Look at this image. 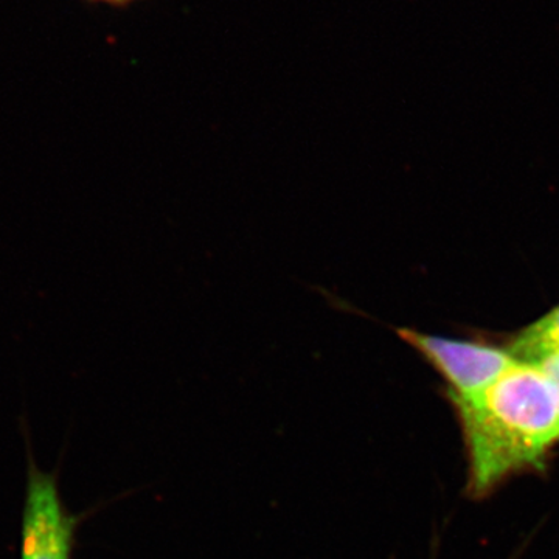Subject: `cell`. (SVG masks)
<instances>
[{
  "mask_svg": "<svg viewBox=\"0 0 559 559\" xmlns=\"http://www.w3.org/2000/svg\"><path fill=\"white\" fill-rule=\"evenodd\" d=\"M87 3H105V5L114 7V9H127L132 3L140 2V0H84Z\"/></svg>",
  "mask_w": 559,
  "mask_h": 559,
  "instance_id": "5b68a950",
  "label": "cell"
},
{
  "mask_svg": "<svg viewBox=\"0 0 559 559\" xmlns=\"http://www.w3.org/2000/svg\"><path fill=\"white\" fill-rule=\"evenodd\" d=\"M451 400L462 419L474 495L539 465L559 440V388L538 364L516 360L484 392Z\"/></svg>",
  "mask_w": 559,
  "mask_h": 559,
  "instance_id": "6da1fadb",
  "label": "cell"
},
{
  "mask_svg": "<svg viewBox=\"0 0 559 559\" xmlns=\"http://www.w3.org/2000/svg\"><path fill=\"white\" fill-rule=\"evenodd\" d=\"M80 522L62 500L58 474L40 468L27 439L20 559H73Z\"/></svg>",
  "mask_w": 559,
  "mask_h": 559,
  "instance_id": "7a4b0ae2",
  "label": "cell"
},
{
  "mask_svg": "<svg viewBox=\"0 0 559 559\" xmlns=\"http://www.w3.org/2000/svg\"><path fill=\"white\" fill-rule=\"evenodd\" d=\"M395 331L447 380L451 399H471L484 392L518 360L509 349L443 340L412 329Z\"/></svg>",
  "mask_w": 559,
  "mask_h": 559,
  "instance_id": "3957f363",
  "label": "cell"
},
{
  "mask_svg": "<svg viewBox=\"0 0 559 559\" xmlns=\"http://www.w3.org/2000/svg\"><path fill=\"white\" fill-rule=\"evenodd\" d=\"M509 352L518 360L540 364L559 355V307L527 326L511 342Z\"/></svg>",
  "mask_w": 559,
  "mask_h": 559,
  "instance_id": "277c9868",
  "label": "cell"
}]
</instances>
